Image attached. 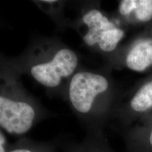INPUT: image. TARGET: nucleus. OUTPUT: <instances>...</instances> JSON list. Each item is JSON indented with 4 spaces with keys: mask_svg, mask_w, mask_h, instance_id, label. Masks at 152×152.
I'll return each instance as SVG.
<instances>
[{
    "mask_svg": "<svg viewBox=\"0 0 152 152\" xmlns=\"http://www.w3.org/2000/svg\"><path fill=\"white\" fill-rule=\"evenodd\" d=\"M6 137L3 132L0 130V152H6Z\"/></svg>",
    "mask_w": 152,
    "mask_h": 152,
    "instance_id": "9d476101",
    "label": "nucleus"
},
{
    "mask_svg": "<svg viewBox=\"0 0 152 152\" xmlns=\"http://www.w3.org/2000/svg\"><path fill=\"white\" fill-rule=\"evenodd\" d=\"M36 104L16 79L7 80L0 90V127L9 134L28 132L37 118Z\"/></svg>",
    "mask_w": 152,
    "mask_h": 152,
    "instance_id": "f03ea898",
    "label": "nucleus"
},
{
    "mask_svg": "<svg viewBox=\"0 0 152 152\" xmlns=\"http://www.w3.org/2000/svg\"><path fill=\"white\" fill-rule=\"evenodd\" d=\"M118 13L127 23L132 26H147L152 21V0L121 1Z\"/></svg>",
    "mask_w": 152,
    "mask_h": 152,
    "instance_id": "6e6552de",
    "label": "nucleus"
},
{
    "mask_svg": "<svg viewBox=\"0 0 152 152\" xmlns=\"http://www.w3.org/2000/svg\"><path fill=\"white\" fill-rule=\"evenodd\" d=\"M151 111L152 74L138 82L119 99L113 115L125 126H130Z\"/></svg>",
    "mask_w": 152,
    "mask_h": 152,
    "instance_id": "423d86ee",
    "label": "nucleus"
},
{
    "mask_svg": "<svg viewBox=\"0 0 152 152\" xmlns=\"http://www.w3.org/2000/svg\"><path fill=\"white\" fill-rule=\"evenodd\" d=\"M68 96L73 109L98 128L113 114L119 100L107 69L76 72L68 83Z\"/></svg>",
    "mask_w": 152,
    "mask_h": 152,
    "instance_id": "f257e3e1",
    "label": "nucleus"
},
{
    "mask_svg": "<svg viewBox=\"0 0 152 152\" xmlns=\"http://www.w3.org/2000/svg\"><path fill=\"white\" fill-rule=\"evenodd\" d=\"M9 152H35L34 150L29 149V148L27 147H19L16 148V149H14L11 151Z\"/></svg>",
    "mask_w": 152,
    "mask_h": 152,
    "instance_id": "9b49d317",
    "label": "nucleus"
},
{
    "mask_svg": "<svg viewBox=\"0 0 152 152\" xmlns=\"http://www.w3.org/2000/svg\"><path fill=\"white\" fill-rule=\"evenodd\" d=\"M89 152H112L109 148L106 147V144L104 142L101 141L100 139H98L97 141L94 142L91 146Z\"/></svg>",
    "mask_w": 152,
    "mask_h": 152,
    "instance_id": "1a4fd4ad",
    "label": "nucleus"
},
{
    "mask_svg": "<svg viewBox=\"0 0 152 152\" xmlns=\"http://www.w3.org/2000/svg\"><path fill=\"white\" fill-rule=\"evenodd\" d=\"M110 66L142 73L152 67V31L145 29L109 58Z\"/></svg>",
    "mask_w": 152,
    "mask_h": 152,
    "instance_id": "39448f33",
    "label": "nucleus"
},
{
    "mask_svg": "<svg viewBox=\"0 0 152 152\" xmlns=\"http://www.w3.org/2000/svg\"><path fill=\"white\" fill-rule=\"evenodd\" d=\"M129 152H152V111L125 132Z\"/></svg>",
    "mask_w": 152,
    "mask_h": 152,
    "instance_id": "0eeeda50",
    "label": "nucleus"
},
{
    "mask_svg": "<svg viewBox=\"0 0 152 152\" xmlns=\"http://www.w3.org/2000/svg\"><path fill=\"white\" fill-rule=\"evenodd\" d=\"M83 40L87 47L107 55L109 58L118 49L125 30L111 20L99 7L87 9L81 18Z\"/></svg>",
    "mask_w": 152,
    "mask_h": 152,
    "instance_id": "20e7f679",
    "label": "nucleus"
},
{
    "mask_svg": "<svg viewBox=\"0 0 152 152\" xmlns=\"http://www.w3.org/2000/svg\"><path fill=\"white\" fill-rule=\"evenodd\" d=\"M79 64L77 54L65 46L54 47L46 54L34 56L28 71L37 83L47 88L59 87L66 79L71 78Z\"/></svg>",
    "mask_w": 152,
    "mask_h": 152,
    "instance_id": "7ed1b4c3",
    "label": "nucleus"
},
{
    "mask_svg": "<svg viewBox=\"0 0 152 152\" xmlns=\"http://www.w3.org/2000/svg\"><path fill=\"white\" fill-rule=\"evenodd\" d=\"M145 29H147V30H151L152 31V21L151 23H149V24L147 25L145 27Z\"/></svg>",
    "mask_w": 152,
    "mask_h": 152,
    "instance_id": "f8f14e48",
    "label": "nucleus"
}]
</instances>
